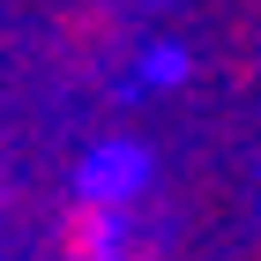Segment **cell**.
Returning <instances> with one entry per match:
<instances>
[{
    "label": "cell",
    "mask_w": 261,
    "mask_h": 261,
    "mask_svg": "<svg viewBox=\"0 0 261 261\" xmlns=\"http://www.w3.org/2000/svg\"><path fill=\"white\" fill-rule=\"evenodd\" d=\"M135 187H142V149H97V164L82 172V201H105V209H120Z\"/></svg>",
    "instance_id": "6da1fadb"
}]
</instances>
